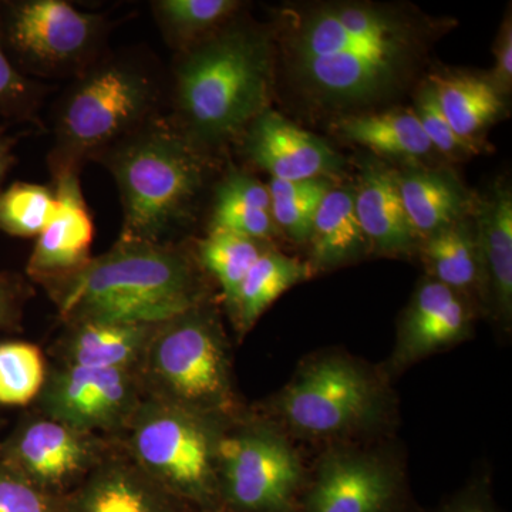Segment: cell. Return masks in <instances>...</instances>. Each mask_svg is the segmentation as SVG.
<instances>
[{"label": "cell", "mask_w": 512, "mask_h": 512, "mask_svg": "<svg viewBox=\"0 0 512 512\" xmlns=\"http://www.w3.org/2000/svg\"><path fill=\"white\" fill-rule=\"evenodd\" d=\"M419 28L396 10L335 5L306 15L292 37L296 73L316 96L366 103L403 82L420 52Z\"/></svg>", "instance_id": "6da1fadb"}, {"label": "cell", "mask_w": 512, "mask_h": 512, "mask_svg": "<svg viewBox=\"0 0 512 512\" xmlns=\"http://www.w3.org/2000/svg\"><path fill=\"white\" fill-rule=\"evenodd\" d=\"M47 285L67 325L161 323L205 302L197 266L171 244L120 239L106 254Z\"/></svg>", "instance_id": "7a4b0ae2"}, {"label": "cell", "mask_w": 512, "mask_h": 512, "mask_svg": "<svg viewBox=\"0 0 512 512\" xmlns=\"http://www.w3.org/2000/svg\"><path fill=\"white\" fill-rule=\"evenodd\" d=\"M272 89L269 40L252 29H229L185 55L175 74L183 133L194 143L227 140L268 110Z\"/></svg>", "instance_id": "3957f363"}, {"label": "cell", "mask_w": 512, "mask_h": 512, "mask_svg": "<svg viewBox=\"0 0 512 512\" xmlns=\"http://www.w3.org/2000/svg\"><path fill=\"white\" fill-rule=\"evenodd\" d=\"M104 158L123 202L120 239L170 244L171 235L191 217L204 185L197 143L178 128L151 121Z\"/></svg>", "instance_id": "277c9868"}, {"label": "cell", "mask_w": 512, "mask_h": 512, "mask_svg": "<svg viewBox=\"0 0 512 512\" xmlns=\"http://www.w3.org/2000/svg\"><path fill=\"white\" fill-rule=\"evenodd\" d=\"M229 420L144 397L120 434L123 451L195 511L218 510V450Z\"/></svg>", "instance_id": "5b68a950"}, {"label": "cell", "mask_w": 512, "mask_h": 512, "mask_svg": "<svg viewBox=\"0 0 512 512\" xmlns=\"http://www.w3.org/2000/svg\"><path fill=\"white\" fill-rule=\"evenodd\" d=\"M138 373L150 399L234 419L228 339L207 302L158 323Z\"/></svg>", "instance_id": "8992f818"}, {"label": "cell", "mask_w": 512, "mask_h": 512, "mask_svg": "<svg viewBox=\"0 0 512 512\" xmlns=\"http://www.w3.org/2000/svg\"><path fill=\"white\" fill-rule=\"evenodd\" d=\"M158 86L140 64L111 60L87 67L64 97L57 116L52 165H73L133 136L150 123Z\"/></svg>", "instance_id": "52a82bcc"}, {"label": "cell", "mask_w": 512, "mask_h": 512, "mask_svg": "<svg viewBox=\"0 0 512 512\" xmlns=\"http://www.w3.org/2000/svg\"><path fill=\"white\" fill-rule=\"evenodd\" d=\"M285 426L309 439H335L375 427L386 413L382 380L345 355L309 360L275 399Z\"/></svg>", "instance_id": "ba28073f"}, {"label": "cell", "mask_w": 512, "mask_h": 512, "mask_svg": "<svg viewBox=\"0 0 512 512\" xmlns=\"http://www.w3.org/2000/svg\"><path fill=\"white\" fill-rule=\"evenodd\" d=\"M308 478L288 437L266 421H228L218 450V493L229 512H299Z\"/></svg>", "instance_id": "9c48e42d"}, {"label": "cell", "mask_w": 512, "mask_h": 512, "mask_svg": "<svg viewBox=\"0 0 512 512\" xmlns=\"http://www.w3.org/2000/svg\"><path fill=\"white\" fill-rule=\"evenodd\" d=\"M104 33L100 16L63 0H20L0 5V39L10 59L32 72L86 70Z\"/></svg>", "instance_id": "30bf717a"}, {"label": "cell", "mask_w": 512, "mask_h": 512, "mask_svg": "<svg viewBox=\"0 0 512 512\" xmlns=\"http://www.w3.org/2000/svg\"><path fill=\"white\" fill-rule=\"evenodd\" d=\"M137 369H97L57 363L37 397L43 416L86 433L120 434L143 402Z\"/></svg>", "instance_id": "8fae6325"}, {"label": "cell", "mask_w": 512, "mask_h": 512, "mask_svg": "<svg viewBox=\"0 0 512 512\" xmlns=\"http://www.w3.org/2000/svg\"><path fill=\"white\" fill-rule=\"evenodd\" d=\"M110 453L103 437L40 413L23 420L0 447L2 457L16 470L56 495L73 491Z\"/></svg>", "instance_id": "7c38bea8"}, {"label": "cell", "mask_w": 512, "mask_h": 512, "mask_svg": "<svg viewBox=\"0 0 512 512\" xmlns=\"http://www.w3.org/2000/svg\"><path fill=\"white\" fill-rule=\"evenodd\" d=\"M299 512H407L402 470L380 454L333 448L308 480Z\"/></svg>", "instance_id": "4fadbf2b"}, {"label": "cell", "mask_w": 512, "mask_h": 512, "mask_svg": "<svg viewBox=\"0 0 512 512\" xmlns=\"http://www.w3.org/2000/svg\"><path fill=\"white\" fill-rule=\"evenodd\" d=\"M56 211L37 237L28 262L35 281L52 284L74 274L90 261L94 238L92 215L84 201L79 173L73 165H53Z\"/></svg>", "instance_id": "5bb4252c"}, {"label": "cell", "mask_w": 512, "mask_h": 512, "mask_svg": "<svg viewBox=\"0 0 512 512\" xmlns=\"http://www.w3.org/2000/svg\"><path fill=\"white\" fill-rule=\"evenodd\" d=\"M471 313L460 293L429 279L414 293L400 323L390 372L457 345L470 335Z\"/></svg>", "instance_id": "9a60e30c"}, {"label": "cell", "mask_w": 512, "mask_h": 512, "mask_svg": "<svg viewBox=\"0 0 512 512\" xmlns=\"http://www.w3.org/2000/svg\"><path fill=\"white\" fill-rule=\"evenodd\" d=\"M247 131L248 156L274 180H316L342 168L338 153L322 138L295 126L276 111H264Z\"/></svg>", "instance_id": "2e32d148"}, {"label": "cell", "mask_w": 512, "mask_h": 512, "mask_svg": "<svg viewBox=\"0 0 512 512\" xmlns=\"http://www.w3.org/2000/svg\"><path fill=\"white\" fill-rule=\"evenodd\" d=\"M62 512H198L138 468L126 453L111 451L63 497Z\"/></svg>", "instance_id": "e0dca14e"}, {"label": "cell", "mask_w": 512, "mask_h": 512, "mask_svg": "<svg viewBox=\"0 0 512 512\" xmlns=\"http://www.w3.org/2000/svg\"><path fill=\"white\" fill-rule=\"evenodd\" d=\"M158 323L77 322L60 339L59 363L97 369H137Z\"/></svg>", "instance_id": "ac0fdd59"}, {"label": "cell", "mask_w": 512, "mask_h": 512, "mask_svg": "<svg viewBox=\"0 0 512 512\" xmlns=\"http://www.w3.org/2000/svg\"><path fill=\"white\" fill-rule=\"evenodd\" d=\"M355 208L367 244L377 251L402 254L416 244L419 237L404 211L397 175L392 171H366L355 191Z\"/></svg>", "instance_id": "d6986e66"}, {"label": "cell", "mask_w": 512, "mask_h": 512, "mask_svg": "<svg viewBox=\"0 0 512 512\" xmlns=\"http://www.w3.org/2000/svg\"><path fill=\"white\" fill-rule=\"evenodd\" d=\"M478 217L477 247L481 275L500 319L510 322L512 313V197L498 190L484 201Z\"/></svg>", "instance_id": "ffe728a7"}, {"label": "cell", "mask_w": 512, "mask_h": 512, "mask_svg": "<svg viewBox=\"0 0 512 512\" xmlns=\"http://www.w3.org/2000/svg\"><path fill=\"white\" fill-rule=\"evenodd\" d=\"M429 83L454 133L477 146V134L503 109L501 93L494 83L466 73L433 74Z\"/></svg>", "instance_id": "44dd1931"}, {"label": "cell", "mask_w": 512, "mask_h": 512, "mask_svg": "<svg viewBox=\"0 0 512 512\" xmlns=\"http://www.w3.org/2000/svg\"><path fill=\"white\" fill-rule=\"evenodd\" d=\"M312 274V265L278 251L262 252L258 261L249 269L231 315L235 328L241 335L254 328L266 309L284 295L292 286L306 281Z\"/></svg>", "instance_id": "7402d4cb"}, {"label": "cell", "mask_w": 512, "mask_h": 512, "mask_svg": "<svg viewBox=\"0 0 512 512\" xmlns=\"http://www.w3.org/2000/svg\"><path fill=\"white\" fill-rule=\"evenodd\" d=\"M309 242L315 268L345 264L365 251L367 239L355 208V191L330 188L320 202Z\"/></svg>", "instance_id": "603a6c76"}, {"label": "cell", "mask_w": 512, "mask_h": 512, "mask_svg": "<svg viewBox=\"0 0 512 512\" xmlns=\"http://www.w3.org/2000/svg\"><path fill=\"white\" fill-rule=\"evenodd\" d=\"M404 211L417 237L436 234L456 224L463 214L460 187L448 175L436 171H410L397 175Z\"/></svg>", "instance_id": "cb8c5ba5"}, {"label": "cell", "mask_w": 512, "mask_h": 512, "mask_svg": "<svg viewBox=\"0 0 512 512\" xmlns=\"http://www.w3.org/2000/svg\"><path fill=\"white\" fill-rule=\"evenodd\" d=\"M265 241L275 235L268 185L234 173L218 187L211 228Z\"/></svg>", "instance_id": "d4e9b609"}, {"label": "cell", "mask_w": 512, "mask_h": 512, "mask_svg": "<svg viewBox=\"0 0 512 512\" xmlns=\"http://www.w3.org/2000/svg\"><path fill=\"white\" fill-rule=\"evenodd\" d=\"M339 130L349 140L386 156L417 158L434 150L414 111L346 117L340 121Z\"/></svg>", "instance_id": "484cf974"}, {"label": "cell", "mask_w": 512, "mask_h": 512, "mask_svg": "<svg viewBox=\"0 0 512 512\" xmlns=\"http://www.w3.org/2000/svg\"><path fill=\"white\" fill-rule=\"evenodd\" d=\"M424 258L434 281L457 293L474 288L481 281L477 241L464 224L456 222L430 235L424 245Z\"/></svg>", "instance_id": "4316f807"}, {"label": "cell", "mask_w": 512, "mask_h": 512, "mask_svg": "<svg viewBox=\"0 0 512 512\" xmlns=\"http://www.w3.org/2000/svg\"><path fill=\"white\" fill-rule=\"evenodd\" d=\"M264 251L261 241L221 229H210L198 245L201 265L221 285L228 312L237 301L239 288L249 269Z\"/></svg>", "instance_id": "83f0119b"}, {"label": "cell", "mask_w": 512, "mask_h": 512, "mask_svg": "<svg viewBox=\"0 0 512 512\" xmlns=\"http://www.w3.org/2000/svg\"><path fill=\"white\" fill-rule=\"evenodd\" d=\"M332 187L328 178L305 181L272 178L268 188L275 225L284 229L296 242H308L320 202Z\"/></svg>", "instance_id": "f1b7e54d"}, {"label": "cell", "mask_w": 512, "mask_h": 512, "mask_svg": "<svg viewBox=\"0 0 512 512\" xmlns=\"http://www.w3.org/2000/svg\"><path fill=\"white\" fill-rule=\"evenodd\" d=\"M47 375L45 356L32 343H0V404L26 406L42 392Z\"/></svg>", "instance_id": "f546056e"}, {"label": "cell", "mask_w": 512, "mask_h": 512, "mask_svg": "<svg viewBox=\"0 0 512 512\" xmlns=\"http://www.w3.org/2000/svg\"><path fill=\"white\" fill-rule=\"evenodd\" d=\"M55 211V191L45 185L16 183L0 191V231L12 237H39Z\"/></svg>", "instance_id": "4dcf8cb0"}, {"label": "cell", "mask_w": 512, "mask_h": 512, "mask_svg": "<svg viewBox=\"0 0 512 512\" xmlns=\"http://www.w3.org/2000/svg\"><path fill=\"white\" fill-rule=\"evenodd\" d=\"M238 5L234 0H160L154 10L171 39L187 43L220 25Z\"/></svg>", "instance_id": "1f68e13d"}, {"label": "cell", "mask_w": 512, "mask_h": 512, "mask_svg": "<svg viewBox=\"0 0 512 512\" xmlns=\"http://www.w3.org/2000/svg\"><path fill=\"white\" fill-rule=\"evenodd\" d=\"M63 497L37 487L0 454V512H62Z\"/></svg>", "instance_id": "d6a6232c"}, {"label": "cell", "mask_w": 512, "mask_h": 512, "mask_svg": "<svg viewBox=\"0 0 512 512\" xmlns=\"http://www.w3.org/2000/svg\"><path fill=\"white\" fill-rule=\"evenodd\" d=\"M419 119L424 133L429 138L431 146L446 156H463L477 153L476 144L467 143L454 133L453 128L440 109L436 93L430 83L421 89L417 99V109L414 111Z\"/></svg>", "instance_id": "836d02e7"}, {"label": "cell", "mask_w": 512, "mask_h": 512, "mask_svg": "<svg viewBox=\"0 0 512 512\" xmlns=\"http://www.w3.org/2000/svg\"><path fill=\"white\" fill-rule=\"evenodd\" d=\"M39 87L20 72L0 39V116L26 119L37 107Z\"/></svg>", "instance_id": "e575fe53"}, {"label": "cell", "mask_w": 512, "mask_h": 512, "mask_svg": "<svg viewBox=\"0 0 512 512\" xmlns=\"http://www.w3.org/2000/svg\"><path fill=\"white\" fill-rule=\"evenodd\" d=\"M501 94L510 92L512 84V26L511 16L504 20L497 47H495V67L490 79Z\"/></svg>", "instance_id": "d590c367"}, {"label": "cell", "mask_w": 512, "mask_h": 512, "mask_svg": "<svg viewBox=\"0 0 512 512\" xmlns=\"http://www.w3.org/2000/svg\"><path fill=\"white\" fill-rule=\"evenodd\" d=\"M20 316V291L12 279L0 275V329L13 328Z\"/></svg>", "instance_id": "8d00e7d4"}, {"label": "cell", "mask_w": 512, "mask_h": 512, "mask_svg": "<svg viewBox=\"0 0 512 512\" xmlns=\"http://www.w3.org/2000/svg\"><path fill=\"white\" fill-rule=\"evenodd\" d=\"M441 512H497L484 487L468 488L458 494Z\"/></svg>", "instance_id": "74e56055"}, {"label": "cell", "mask_w": 512, "mask_h": 512, "mask_svg": "<svg viewBox=\"0 0 512 512\" xmlns=\"http://www.w3.org/2000/svg\"><path fill=\"white\" fill-rule=\"evenodd\" d=\"M12 141L0 133V185L13 164Z\"/></svg>", "instance_id": "f35d334b"}, {"label": "cell", "mask_w": 512, "mask_h": 512, "mask_svg": "<svg viewBox=\"0 0 512 512\" xmlns=\"http://www.w3.org/2000/svg\"><path fill=\"white\" fill-rule=\"evenodd\" d=\"M207 512H229V511L224 510V508H218V510H214V511H207Z\"/></svg>", "instance_id": "ab89813d"}]
</instances>
